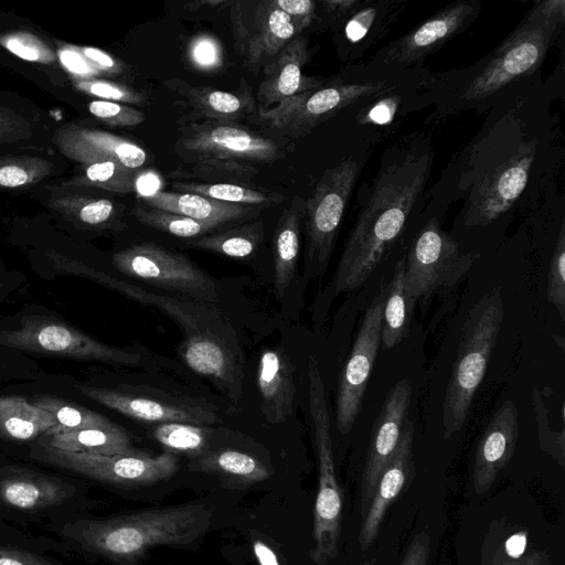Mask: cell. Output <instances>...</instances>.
<instances>
[{"mask_svg": "<svg viewBox=\"0 0 565 565\" xmlns=\"http://www.w3.org/2000/svg\"><path fill=\"white\" fill-rule=\"evenodd\" d=\"M404 7L401 1L362 0L341 25L350 57H360L376 44L397 21Z\"/></svg>", "mask_w": 565, "mask_h": 565, "instance_id": "obj_28", "label": "cell"}, {"mask_svg": "<svg viewBox=\"0 0 565 565\" xmlns=\"http://www.w3.org/2000/svg\"><path fill=\"white\" fill-rule=\"evenodd\" d=\"M122 274L149 285L216 305L215 281L190 259L152 243L132 245L113 256Z\"/></svg>", "mask_w": 565, "mask_h": 565, "instance_id": "obj_10", "label": "cell"}, {"mask_svg": "<svg viewBox=\"0 0 565 565\" xmlns=\"http://www.w3.org/2000/svg\"><path fill=\"white\" fill-rule=\"evenodd\" d=\"M74 493L71 484L36 471L9 468L0 472V499L15 509H45L63 503Z\"/></svg>", "mask_w": 565, "mask_h": 565, "instance_id": "obj_24", "label": "cell"}, {"mask_svg": "<svg viewBox=\"0 0 565 565\" xmlns=\"http://www.w3.org/2000/svg\"><path fill=\"white\" fill-rule=\"evenodd\" d=\"M546 296L565 321V226L561 225L555 248L550 262Z\"/></svg>", "mask_w": 565, "mask_h": 565, "instance_id": "obj_43", "label": "cell"}, {"mask_svg": "<svg viewBox=\"0 0 565 565\" xmlns=\"http://www.w3.org/2000/svg\"><path fill=\"white\" fill-rule=\"evenodd\" d=\"M164 86L175 92L193 113L207 120L235 121L252 116L254 99L246 83L236 93L220 90L211 86H195L182 79H168Z\"/></svg>", "mask_w": 565, "mask_h": 565, "instance_id": "obj_26", "label": "cell"}, {"mask_svg": "<svg viewBox=\"0 0 565 565\" xmlns=\"http://www.w3.org/2000/svg\"><path fill=\"white\" fill-rule=\"evenodd\" d=\"M405 257L397 260L392 280L387 286L383 309L382 342L383 349H393L409 332L413 309L409 307L405 292Z\"/></svg>", "mask_w": 565, "mask_h": 565, "instance_id": "obj_34", "label": "cell"}, {"mask_svg": "<svg viewBox=\"0 0 565 565\" xmlns=\"http://www.w3.org/2000/svg\"><path fill=\"white\" fill-rule=\"evenodd\" d=\"M309 60L307 42L295 36L264 67V79L257 90L260 108H271L300 93L322 87L323 81L302 74Z\"/></svg>", "mask_w": 565, "mask_h": 565, "instance_id": "obj_21", "label": "cell"}, {"mask_svg": "<svg viewBox=\"0 0 565 565\" xmlns=\"http://www.w3.org/2000/svg\"><path fill=\"white\" fill-rule=\"evenodd\" d=\"M480 258L463 253L458 243L431 218L414 239L405 258V292L409 307L425 302L441 288L455 286Z\"/></svg>", "mask_w": 565, "mask_h": 565, "instance_id": "obj_9", "label": "cell"}, {"mask_svg": "<svg viewBox=\"0 0 565 565\" xmlns=\"http://www.w3.org/2000/svg\"><path fill=\"white\" fill-rule=\"evenodd\" d=\"M518 431V408L512 401H505L493 414L477 445L472 469L477 494L488 492L513 458Z\"/></svg>", "mask_w": 565, "mask_h": 565, "instance_id": "obj_20", "label": "cell"}, {"mask_svg": "<svg viewBox=\"0 0 565 565\" xmlns=\"http://www.w3.org/2000/svg\"><path fill=\"white\" fill-rule=\"evenodd\" d=\"M83 53L88 60L93 61L102 68H105V70H117L118 68L117 62L110 55H108L107 53H105L98 49L84 47Z\"/></svg>", "mask_w": 565, "mask_h": 565, "instance_id": "obj_57", "label": "cell"}, {"mask_svg": "<svg viewBox=\"0 0 565 565\" xmlns=\"http://www.w3.org/2000/svg\"><path fill=\"white\" fill-rule=\"evenodd\" d=\"M2 284H0V288H1Z\"/></svg>", "mask_w": 565, "mask_h": 565, "instance_id": "obj_60", "label": "cell"}, {"mask_svg": "<svg viewBox=\"0 0 565 565\" xmlns=\"http://www.w3.org/2000/svg\"><path fill=\"white\" fill-rule=\"evenodd\" d=\"M393 92L373 98L374 103L365 114L367 121L376 125H386L392 121L401 102V96L393 95Z\"/></svg>", "mask_w": 565, "mask_h": 565, "instance_id": "obj_48", "label": "cell"}, {"mask_svg": "<svg viewBox=\"0 0 565 565\" xmlns=\"http://www.w3.org/2000/svg\"><path fill=\"white\" fill-rule=\"evenodd\" d=\"M115 215L113 202L106 199L88 201L78 212L82 222L96 226L108 224Z\"/></svg>", "mask_w": 565, "mask_h": 565, "instance_id": "obj_49", "label": "cell"}, {"mask_svg": "<svg viewBox=\"0 0 565 565\" xmlns=\"http://www.w3.org/2000/svg\"><path fill=\"white\" fill-rule=\"evenodd\" d=\"M565 22L564 0L536 2L514 30L481 61L452 79L451 106H477L542 65Z\"/></svg>", "mask_w": 565, "mask_h": 565, "instance_id": "obj_4", "label": "cell"}, {"mask_svg": "<svg viewBox=\"0 0 565 565\" xmlns=\"http://www.w3.org/2000/svg\"><path fill=\"white\" fill-rule=\"evenodd\" d=\"M61 148L84 163L109 160L137 172L147 161V151L139 145L99 130L76 129L63 131Z\"/></svg>", "mask_w": 565, "mask_h": 565, "instance_id": "obj_25", "label": "cell"}, {"mask_svg": "<svg viewBox=\"0 0 565 565\" xmlns=\"http://www.w3.org/2000/svg\"><path fill=\"white\" fill-rule=\"evenodd\" d=\"M43 443L45 447L92 455L113 456L136 451L127 433L117 425L46 434L43 435Z\"/></svg>", "mask_w": 565, "mask_h": 565, "instance_id": "obj_31", "label": "cell"}, {"mask_svg": "<svg viewBox=\"0 0 565 565\" xmlns=\"http://www.w3.org/2000/svg\"><path fill=\"white\" fill-rule=\"evenodd\" d=\"M189 60L198 70L211 72L223 64V52L215 38L199 35L189 45Z\"/></svg>", "mask_w": 565, "mask_h": 565, "instance_id": "obj_45", "label": "cell"}, {"mask_svg": "<svg viewBox=\"0 0 565 565\" xmlns=\"http://www.w3.org/2000/svg\"><path fill=\"white\" fill-rule=\"evenodd\" d=\"M78 87L94 96L102 98V100L136 105L143 104L146 102V96L142 93L127 86H121L105 81H84L78 84Z\"/></svg>", "mask_w": 565, "mask_h": 565, "instance_id": "obj_46", "label": "cell"}, {"mask_svg": "<svg viewBox=\"0 0 565 565\" xmlns=\"http://www.w3.org/2000/svg\"><path fill=\"white\" fill-rule=\"evenodd\" d=\"M180 131L174 151L185 163L200 159L271 163L286 154V149L276 140L234 121L192 122Z\"/></svg>", "mask_w": 565, "mask_h": 565, "instance_id": "obj_11", "label": "cell"}, {"mask_svg": "<svg viewBox=\"0 0 565 565\" xmlns=\"http://www.w3.org/2000/svg\"><path fill=\"white\" fill-rule=\"evenodd\" d=\"M531 406L537 430L540 449L556 461L562 468L565 467V429L552 430L548 420V409L545 405L542 392L537 386L532 388Z\"/></svg>", "mask_w": 565, "mask_h": 565, "instance_id": "obj_41", "label": "cell"}, {"mask_svg": "<svg viewBox=\"0 0 565 565\" xmlns=\"http://www.w3.org/2000/svg\"><path fill=\"white\" fill-rule=\"evenodd\" d=\"M78 388L85 396L97 403L143 422L184 423L204 426L217 420L216 414L207 403L189 397L149 396L143 393L120 392L84 385Z\"/></svg>", "mask_w": 565, "mask_h": 565, "instance_id": "obj_17", "label": "cell"}, {"mask_svg": "<svg viewBox=\"0 0 565 565\" xmlns=\"http://www.w3.org/2000/svg\"><path fill=\"white\" fill-rule=\"evenodd\" d=\"M53 260L56 268L87 276L103 285L120 291L124 295H127L135 300H138L141 303L160 309L179 323L185 333V339L203 334L228 335L225 333V321L222 320L220 312L213 307V303L162 297L157 294L146 291L129 282L118 280L100 271H96L65 257L53 258Z\"/></svg>", "mask_w": 565, "mask_h": 565, "instance_id": "obj_16", "label": "cell"}, {"mask_svg": "<svg viewBox=\"0 0 565 565\" xmlns=\"http://www.w3.org/2000/svg\"><path fill=\"white\" fill-rule=\"evenodd\" d=\"M401 74L393 71L383 77L337 82L307 90L271 108L258 107L256 114L252 115L253 120L281 136L299 138L348 106L396 90L405 79Z\"/></svg>", "mask_w": 565, "mask_h": 565, "instance_id": "obj_7", "label": "cell"}, {"mask_svg": "<svg viewBox=\"0 0 565 565\" xmlns=\"http://www.w3.org/2000/svg\"><path fill=\"white\" fill-rule=\"evenodd\" d=\"M188 171L177 170L171 173L173 178L199 179L203 183H233L249 185L258 173L252 163L223 159H200L186 163Z\"/></svg>", "mask_w": 565, "mask_h": 565, "instance_id": "obj_37", "label": "cell"}, {"mask_svg": "<svg viewBox=\"0 0 565 565\" xmlns=\"http://www.w3.org/2000/svg\"><path fill=\"white\" fill-rule=\"evenodd\" d=\"M196 467L238 486H250L270 477L269 469L257 458L233 449L205 454L198 460Z\"/></svg>", "mask_w": 565, "mask_h": 565, "instance_id": "obj_33", "label": "cell"}, {"mask_svg": "<svg viewBox=\"0 0 565 565\" xmlns=\"http://www.w3.org/2000/svg\"><path fill=\"white\" fill-rule=\"evenodd\" d=\"M503 319V297L500 289L493 288L473 305L462 323L441 406L445 439H451L459 433L468 418L475 395L487 373Z\"/></svg>", "mask_w": 565, "mask_h": 565, "instance_id": "obj_5", "label": "cell"}, {"mask_svg": "<svg viewBox=\"0 0 565 565\" xmlns=\"http://www.w3.org/2000/svg\"><path fill=\"white\" fill-rule=\"evenodd\" d=\"M271 2L296 21L311 24L316 18L317 2L312 0H273Z\"/></svg>", "mask_w": 565, "mask_h": 565, "instance_id": "obj_51", "label": "cell"}, {"mask_svg": "<svg viewBox=\"0 0 565 565\" xmlns=\"http://www.w3.org/2000/svg\"><path fill=\"white\" fill-rule=\"evenodd\" d=\"M136 172L109 160L88 163L85 178L106 190L126 193L135 190Z\"/></svg>", "mask_w": 565, "mask_h": 565, "instance_id": "obj_42", "label": "cell"}, {"mask_svg": "<svg viewBox=\"0 0 565 565\" xmlns=\"http://www.w3.org/2000/svg\"><path fill=\"white\" fill-rule=\"evenodd\" d=\"M412 385L407 379L396 382L386 394L374 423L360 486V513L365 514L377 480L396 449L408 419Z\"/></svg>", "mask_w": 565, "mask_h": 565, "instance_id": "obj_18", "label": "cell"}, {"mask_svg": "<svg viewBox=\"0 0 565 565\" xmlns=\"http://www.w3.org/2000/svg\"><path fill=\"white\" fill-rule=\"evenodd\" d=\"M257 384L262 408L267 420H285L292 411L295 383L294 369L281 351L267 349L259 358Z\"/></svg>", "mask_w": 565, "mask_h": 565, "instance_id": "obj_29", "label": "cell"}, {"mask_svg": "<svg viewBox=\"0 0 565 565\" xmlns=\"http://www.w3.org/2000/svg\"><path fill=\"white\" fill-rule=\"evenodd\" d=\"M414 433V425L407 419L398 445L385 465L366 512L361 518L359 545L363 552L373 545L390 507L408 488L416 475L413 457Z\"/></svg>", "mask_w": 565, "mask_h": 565, "instance_id": "obj_19", "label": "cell"}, {"mask_svg": "<svg viewBox=\"0 0 565 565\" xmlns=\"http://www.w3.org/2000/svg\"><path fill=\"white\" fill-rule=\"evenodd\" d=\"M43 460L87 478L118 487H143L166 480L177 470L175 457L167 451L149 456L138 451L125 455H92L45 447Z\"/></svg>", "mask_w": 565, "mask_h": 565, "instance_id": "obj_14", "label": "cell"}, {"mask_svg": "<svg viewBox=\"0 0 565 565\" xmlns=\"http://www.w3.org/2000/svg\"><path fill=\"white\" fill-rule=\"evenodd\" d=\"M263 238V222L255 221L224 232L192 238L186 242V245L232 258H245L258 248Z\"/></svg>", "mask_w": 565, "mask_h": 565, "instance_id": "obj_35", "label": "cell"}, {"mask_svg": "<svg viewBox=\"0 0 565 565\" xmlns=\"http://www.w3.org/2000/svg\"><path fill=\"white\" fill-rule=\"evenodd\" d=\"M361 0H323L321 6L328 17L342 24L361 4Z\"/></svg>", "mask_w": 565, "mask_h": 565, "instance_id": "obj_54", "label": "cell"}, {"mask_svg": "<svg viewBox=\"0 0 565 565\" xmlns=\"http://www.w3.org/2000/svg\"><path fill=\"white\" fill-rule=\"evenodd\" d=\"M227 3H228L227 1H223V0H201V1H194L191 3H186V4H184V8H186V10L193 11V10H198L200 7L215 8V7H220V6H225Z\"/></svg>", "mask_w": 565, "mask_h": 565, "instance_id": "obj_59", "label": "cell"}, {"mask_svg": "<svg viewBox=\"0 0 565 565\" xmlns=\"http://www.w3.org/2000/svg\"><path fill=\"white\" fill-rule=\"evenodd\" d=\"M210 434L211 430L205 426L184 423H162L153 429L154 439L168 450L190 455H199L204 450Z\"/></svg>", "mask_w": 565, "mask_h": 565, "instance_id": "obj_40", "label": "cell"}, {"mask_svg": "<svg viewBox=\"0 0 565 565\" xmlns=\"http://www.w3.org/2000/svg\"><path fill=\"white\" fill-rule=\"evenodd\" d=\"M0 565H56L50 558L21 548L0 545Z\"/></svg>", "mask_w": 565, "mask_h": 565, "instance_id": "obj_50", "label": "cell"}, {"mask_svg": "<svg viewBox=\"0 0 565 565\" xmlns=\"http://www.w3.org/2000/svg\"><path fill=\"white\" fill-rule=\"evenodd\" d=\"M431 162L424 141H403L387 149L340 257L334 294L358 289L374 273L404 231Z\"/></svg>", "mask_w": 565, "mask_h": 565, "instance_id": "obj_1", "label": "cell"}, {"mask_svg": "<svg viewBox=\"0 0 565 565\" xmlns=\"http://www.w3.org/2000/svg\"><path fill=\"white\" fill-rule=\"evenodd\" d=\"M34 404L50 413L57 424L56 428L46 434L97 427L108 428L116 425L107 417L65 399L40 396Z\"/></svg>", "mask_w": 565, "mask_h": 565, "instance_id": "obj_38", "label": "cell"}, {"mask_svg": "<svg viewBox=\"0 0 565 565\" xmlns=\"http://www.w3.org/2000/svg\"><path fill=\"white\" fill-rule=\"evenodd\" d=\"M361 169L354 158H345L327 169L305 201L307 250L303 275L323 274L333 250L338 230Z\"/></svg>", "mask_w": 565, "mask_h": 565, "instance_id": "obj_8", "label": "cell"}, {"mask_svg": "<svg viewBox=\"0 0 565 565\" xmlns=\"http://www.w3.org/2000/svg\"><path fill=\"white\" fill-rule=\"evenodd\" d=\"M88 109L95 117L115 126H137L146 119L139 109L116 102L93 100Z\"/></svg>", "mask_w": 565, "mask_h": 565, "instance_id": "obj_44", "label": "cell"}, {"mask_svg": "<svg viewBox=\"0 0 565 565\" xmlns=\"http://www.w3.org/2000/svg\"><path fill=\"white\" fill-rule=\"evenodd\" d=\"M253 550L259 565H279L276 554L264 542L255 541Z\"/></svg>", "mask_w": 565, "mask_h": 565, "instance_id": "obj_58", "label": "cell"}, {"mask_svg": "<svg viewBox=\"0 0 565 565\" xmlns=\"http://www.w3.org/2000/svg\"><path fill=\"white\" fill-rule=\"evenodd\" d=\"M303 218L305 200L295 195L282 210L274 234V290L279 298L285 296L297 270Z\"/></svg>", "mask_w": 565, "mask_h": 565, "instance_id": "obj_30", "label": "cell"}, {"mask_svg": "<svg viewBox=\"0 0 565 565\" xmlns=\"http://www.w3.org/2000/svg\"><path fill=\"white\" fill-rule=\"evenodd\" d=\"M0 344L77 360L135 365L140 355L106 345L77 329L45 317H25L20 328L0 333Z\"/></svg>", "mask_w": 565, "mask_h": 565, "instance_id": "obj_12", "label": "cell"}, {"mask_svg": "<svg viewBox=\"0 0 565 565\" xmlns=\"http://www.w3.org/2000/svg\"><path fill=\"white\" fill-rule=\"evenodd\" d=\"M430 536L427 531L418 532L411 541L399 565H427Z\"/></svg>", "mask_w": 565, "mask_h": 565, "instance_id": "obj_52", "label": "cell"}, {"mask_svg": "<svg viewBox=\"0 0 565 565\" xmlns=\"http://www.w3.org/2000/svg\"><path fill=\"white\" fill-rule=\"evenodd\" d=\"M35 171L24 163L11 162L0 167V185L15 188L35 179Z\"/></svg>", "mask_w": 565, "mask_h": 565, "instance_id": "obj_53", "label": "cell"}, {"mask_svg": "<svg viewBox=\"0 0 565 565\" xmlns=\"http://www.w3.org/2000/svg\"><path fill=\"white\" fill-rule=\"evenodd\" d=\"M131 213L139 223L182 238L200 237L220 227L216 224L199 222L184 215L147 205H136Z\"/></svg>", "mask_w": 565, "mask_h": 565, "instance_id": "obj_39", "label": "cell"}, {"mask_svg": "<svg viewBox=\"0 0 565 565\" xmlns=\"http://www.w3.org/2000/svg\"><path fill=\"white\" fill-rule=\"evenodd\" d=\"M175 192L199 194L221 202L268 207L285 200L279 193L233 183L173 182Z\"/></svg>", "mask_w": 565, "mask_h": 565, "instance_id": "obj_36", "label": "cell"}, {"mask_svg": "<svg viewBox=\"0 0 565 565\" xmlns=\"http://www.w3.org/2000/svg\"><path fill=\"white\" fill-rule=\"evenodd\" d=\"M212 512L194 503L79 520L63 533L84 550L119 564H131L156 546H190L211 525Z\"/></svg>", "mask_w": 565, "mask_h": 565, "instance_id": "obj_2", "label": "cell"}, {"mask_svg": "<svg viewBox=\"0 0 565 565\" xmlns=\"http://www.w3.org/2000/svg\"><path fill=\"white\" fill-rule=\"evenodd\" d=\"M480 10L481 2L478 0H459L448 4L380 49L370 61L373 70L406 71L416 65L465 31L477 19Z\"/></svg>", "mask_w": 565, "mask_h": 565, "instance_id": "obj_13", "label": "cell"}, {"mask_svg": "<svg viewBox=\"0 0 565 565\" xmlns=\"http://www.w3.org/2000/svg\"><path fill=\"white\" fill-rule=\"evenodd\" d=\"M147 206L173 212L199 222L218 226L238 220L253 218L264 207L239 205L216 201L199 194L158 191L149 196H140Z\"/></svg>", "mask_w": 565, "mask_h": 565, "instance_id": "obj_27", "label": "cell"}, {"mask_svg": "<svg viewBox=\"0 0 565 565\" xmlns=\"http://www.w3.org/2000/svg\"><path fill=\"white\" fill-rule=\"evenodd\" d=\"M387 289L383 288L366 308L353 348L339 376L335 396V425L349 434L361 412L382 342L383 309Z\"/></svg>", "mask_w": 565, "mask_h": 565, "instance_id": "obj_15", "label": "cell"}, {"mask_svg": "<svg viewBox=\"0 0 565 565\" xmlns=\"http://www.w3.org/2000/svg\"><path fill=\"white\" fill-rule=\"evenodd\" d=\"M61 60L63 64L73 73L87 74L89 66L85 63L84 58L73 51L61 52Z\"/></svg>", "mask_w": 565, "mask_h": 565, "instance_id": "obj_56", "label": "cell"}, {"mask_svg": "<svg viewBox=\"0 0 565 565\" xmlns=\"http://www.w3.org/2000/svg\"><path fill=\"white\" fill-rule=\"evenodd\" d=\"M537 152V141L511 116L504 141L490 129L476 142L461 172L463 221L486 226L500 217L524 191Z\"/></svg>", "mask_w": 565, "mask_h": 565, "instance_id": "obj_3", "label": "cell"}, {"mask_svg": "<svg viewBox=\"0 0 565 565\" xmlns=\"http://www.w3.org/2000/svg\"><path fill=\"white\" fill-rule=\"evenodd\" d=\"M50 413L19 396L0 397V435L15 440H30L56 428Z\"/></svg>", "mask_w": 565, "mask_h": 565, "instance_id": "obj_32", "label": "cell"}, {"mask_svg": "<svg viewBox=\"0 0 565 565\" xmlns=\"http://www.w3.org/2000/svg\"><path fill=\"white\" fill-rule=\"evenodd\" d=\"M494 565H552V561L546 550H532L516 559L504 561Z\"/></svg>", "mask_w": 565, "mask_h": 565, "instance_id": "obj_55", "label": "cell"}, {"mask_svg": "<svg viewBox=\"0 0 565 565\" xmlns=\"http://www.w3.org/2000/svg\"><path fill=\"white\" fill-rule=\"evenodd\" d=\"M309 25L294 20L271 1H263L256 8L252 32L245 33L236 42L248 67L255 72L263 62H270L296 34Z\"/></svg>", "mask_w": 565, "mask_h": 565, "instance_id": "obj_22", "label": "cell"}, {"mask_svg": "<svg viewBox=\"0 0 565 565\" xmlns=\"http://www.w3.org/2000/svg\"><path fill=\"white\" fill-rule=\"evenodd\" d=\"M181 354L188 366L195 373L224 387L233 399H238L241 373L236 365L233 341L218 334L184 339Z\"/></svg>", "mask_w": 565, "mask_h": 565, "instance_id": "obj_23", "label": "cell"}, {"mask_svg": "<svg viewBox=\"0 0 565 565\" xmlns=\"http://www.w3.org/2000/svg\"><path fill=\"white\" fill-rule=\"evenodd\" d=\"M10 52L22 60L38 62L51 61L53 56L35 39L23 35L10 36L3 44Z\"/></svg>", "mask_w": 565, "mask_h": 565, "instance_id": "obj_47", "label": "cell"}, {"mask_svg": "<svg viewBox=\"0 0 565 565\" xmlns=\"http://www.w3.org/2000/svg\"><path fill=\"white\" fill-rule=\"evenodd\" d=\"M308 414L318 463V491L313 509V546L309 553L316 565L338 556L342 523V493L335 475L331 422L324 384L315 356L308 361Z\"/></svg>", "mask_w": 565, "mask_h": 565, "instance_id": "obj_6", "label": "cell"}]
</instances>
